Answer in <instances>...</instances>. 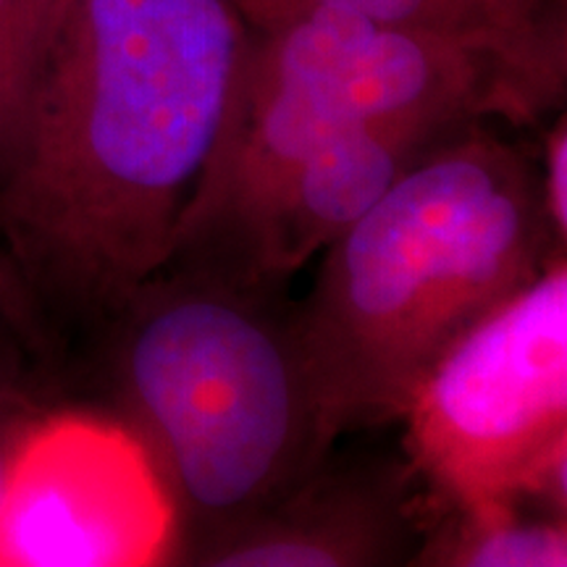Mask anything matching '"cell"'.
<instances>
[{"instance_id":"7a4b0ae2","label":"cell","mask_w":567,"mask_h":567,"mask_svg":"<svg viewBox=\"0 0 567 567\" xmlns=\"http://www.w3.org/2000/svg\"><path fill=\"white\" fill-rule=\"evenodd\" d=\"M297 318L337 436L396 421L446 347L565 247L538 163L476 122L439 142L321 252Z\"/></svg>"},{"instance_id":"277c9868","label":"cell","mask_w":567,"mask_h":567,"mask_svg":"<svg viewBox=\"0 0 567 567\" xmlns=\"http://www.w3.org/2000/svg\"><path fill=\"white\" fill-rule=\"evenodd\" d=\"M402 421L410 467L431 505L536 499L565 509V258L446 347Z\"/></svg>"},{"instance_id":"30bf717a","label":"cell","mask_w":567,"mask_h":567,"mask_svg":"<svg viewBox=\"0 0 567 567\" xmlns=\"http://www.w3.org/2000/svg\"><path fill=\"white\" fill-rule=\"evenodd\" d=\"M66 0H0V166L30 109Z\"/></svg>"},{"instance_id":"8fae6325","label":"cell","mask_w":567,"mask_h":567,"mask_svg":"<svg viewBox=\"0 0 567 567\" xmlns=\"http://www.w3.org/2000/svg\"><path fill=\"white\" fill-rule=\"evenodd\" d=\"M538 176H542V197L551 237L559 247H567V122L565 113L549 126L538 151Z\"/></svg>"},{"instance_id":"8992f818","label":"cell","mask_w":567,"mask_h":567,"mask_svg":"<svg viewBox=\"0 0 567 567\" xmlns=\"http://www.w3.org/2000/svg\"><path fill=\"white\" fill-rule=\"evenodd\" d=\"M413 473L392 460L334 457L264 513L205 544L189 565L210 567H389L413 565L425 502Z\"/></svg>"},{"instance_id":"52a82bcc","label":"cell","mask_w":567,"mask_h":567,"mask_svg":"<svg viewBox=\"0 0 567 567\" xmlns=\"http://www.w3.org/2000/svg\"><path fill=\"white\" fill-rule=\"evenodd\" d=\"M460 130L365 124L323 142L281 184L239 258L224 274L287 287L310 258L373 208L408 168Z\"/></svg>"},{"instance_id":"6da1fadb","label":"cell","mask_w":567,"mask_h":567,"mask_svg":"<svg viewBox=\"0 0 567 567\" xmlns=\"http://www.w3.org/2000/svg\"><path fill=\"white\" fill-rule=\"evenodd\" d=\"M252 34L243 0H66L0 166V264L27 313L101 331L163 268Z\"/></svg>"},{"instance_id":"5b68a950","label":"cell","mask_w":567,"mask_h":567,"mask_svg":"<svg viewBox=\"0 0 567 567\" xmlns=\"http://www.w3.org/2000/svg\"><path fill=\"white\" fill-rule=\"evenodd\" d=\"M176 515L145 446L109 417L42 415L0 509V565H172Z\"/></svg>"},{"instance_id":"7c38bea8","label":"cell","mask_w":567,"mask_h":567,"mask_svg":"<svg viewBox=\"0 0 567 567\" xmlns=\"http://www.w3.org/2000/svg\"><path fill=\"white\" fill-rule=\"evenodd\" d=\"M42 415L45 413H40L32 396L0 373V509H3L6 492H9V481L21 446H24L27 436L32 434Z\"/></svg>"},{"instance_id":"3957f363","label":"cell","mask_w":567,"mask_h":567,"mask_svg":"<svg viewBox=\"0 0 567 567\" xmlns=\"http://www.w3.org/2000/svg\"><path fill=\"white\" fill-rule=\"evenodd\" d=\"M97 334L118 423L174 505L172 565L264 513L334 450L287 287L168 260Z\"/></svg>"},{"instance_id":"9c48e42d","label":"cell","mask_w":567,"mask_h":567,"mask_svg":"<svg viewBox=\"0 0 567 567\" xmlns=\"http://www.w3.org/2000/svg\"><path fill=\"white\" fill-rule=\"evenodd\" d=\"M413 565L565 567V509L536 499L431 505Z\"/></svg>"},{"instance_id":"ba28073f","label":"cell","mask_w":567,"mask_h":567,"mask_svg":"<svg viewBox=\"0 0 567 567\" xmlns=\"http://www.w3.org/2000/svg\"><path fill=\"white\" fill-rule=\"evenodd\" d=\"M255 30L308 9H339L431 32L499 59L563 111L567 90V0H243Z\"/></svg>"}]
</instances>
